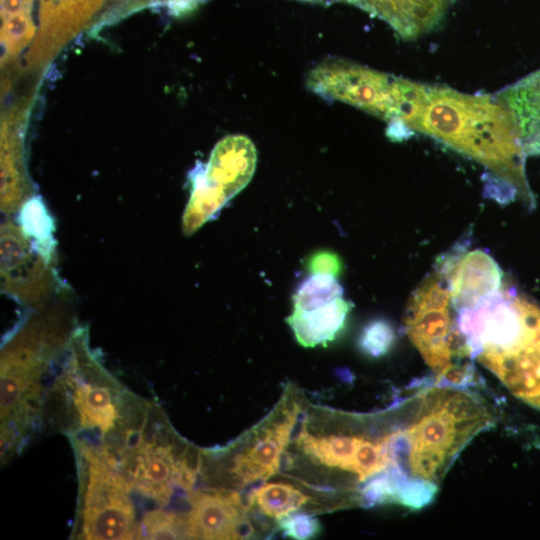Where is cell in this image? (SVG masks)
Returning a JSON list of instances; mask_svg holds the SVG:
<instances>
[{
  "instance_id": "15",
  "label": "cell",
  "mask_w": 540,
  "mask_h": 540,
  "mask_svg": "<svg viewBox=\"0 0 540 540\" xmlns=\"http://www.w3.org/2000/svg\"><path fill=\"white\" fill-rule=\"evenodd\" d=\"M104 0H40V31L31 55L42 53L50 55L55 46L64 43L90 19Z\"/></svg>"
},
{
  "instance_id": "13",
  "label": "cell",
  "mask_w": 540,
  "mask_h": 540,
  "mask_svg": "<svg viewBox=\"0 0 540 540\" xmlns=\"http://www.w3.org/2000/svg\"><path fill=\"white\" fill-rule=\"evenodd\" d=\"M455 0H348L386 22L403 40L418 39L436 29Z\"/></svg>"
},
{
  "instance_id": "9",
  "label": "cell",
  "mask_w": 540,
  "mask_h": 540,
  "mask_svg": "<svg viewBox=\"0 0 540 540\" xmlns=\"http://www.w3.org/2000/svg\"><path fill=\"white\" fill-rule=\"evenodd\" d=\"M451 329L450 295L445 279L435 271L409 300L405 331L424 361L447 384L452 371L448 347Z\"/></svg>"
},
{
  "instance_id": "23",
  "label": "cell",
  "mask_w": 540,
  "mask_h": 540,
  "mask_svg": "<svg viewBox=\"0 0 540 540\" xmlns=\"http://www.w3.org/2000/svg\"><path fill=\"white\" fill-rule=\"evenodd\" d=\"M1 18V35L5 53L15 55L34 35V22L30 12H21Z\"/></svg>"
},
{
  "instance_id": "26",
  "label": "cell",
  "mask_w": 540,
  "mask_h": 540,
  "mask_svg": "<svg viewBox=\"0 0 540 540\" xmlns=\"http://www.w3.org/2000/svg\"><path fill=\"white\" fill-rule=\"evenodd\" d=\"M311 273H324L337 277L342 269L340 258L331 252H319L308 262Z\"/></svg>"
},
{
  "instance_id": "11",
  "label": "cell",
  "mask_w": 540,
  "mask_h": 540,
  "mask_svg": "<svg viewBox=\"0 0 540 540\" xmlns=\"http://www.w3.org/2000/svg\"><path fill=\"white\" fill-rule=\"evenodd\" d=\"M435 271L445 279L454 309L475 304L503 287L501 269L481 250L454 251L440 259Z\"/></svg>"
},
{
  "instance_id": "6",
  "label": "cell",
  "mask_w": 540,
  "mask_h": 540,
  "mask_svg": "<svg viewBox=\"0 0 540 540\" xmlns=\"http://www.w3.org/2000/svg\"><path fill=\"white\" fill-rule=\"evenodd\" d=\"M407 83L408 79L337 57L318 62L306 76L311 92L327 100L347 103L385 121L387 132L399 121Z\"/></svg>"
},
{
  "instance_id": "8",
  "label": "cell",
  "mask_w": 540,
  "mask_h": 540,
  "mask_svg": "<svg viewBox=\"0 0 540 540\" xmlns=\"http://www.w3.org/2000/svg\"><path fill=\"white\" fill-rule=\"evenodd\" d=\"M518 305L520 320L511 338L476 360L516 398L540 409V306L521 293Z\"/></svg>"
},
{
  "instance_id": "2",
  "label": "cell",
  "mask_w": 540,
  "mask_h": 540,
  "mask_svg": "<svg viewBox=\"0 0 540 540\" xmlns=\"http://www.w3.org/2000/svg\"><path fill=\"white\" fill-rule=\"evenodd\" d=\"M148 401L127 390L89 346L88 329L73 330L65 359L45 390L42 416L69 439L110 448L145 412Z\"/></svg>"
},
{
  "instance_id": "12",
  "label": "cell",
  "mask_w": 540,
  "mask_h": 540,
  "mask_svg": "<svg viewBox=\"0 0 540 540\" xmlns=\"http://www.w3.org/2000/svg\"><path fill=\"white\" fill-rule=\"evenodd\" d=\"M193 538L237 539L245 526V506L236 492L211 489L189 493Z\"/></svg>"
},
{
  "instance_id": "25",
  "label": "cell",
  "mask_w": 540,
  "mask_h": 540,
  "mask_svg": "<svg viewBox=\"0 0 540 540\" xmlns=\"http://www.w3.org/2000/svg\"><path fill=\"white\" fill-rule=\"evenodd\" d=\"M279 527L286 536L298 540L312 538L321 530L318 519L304 513H290L280 518Z\"/></svg>"
},
{
  "instance_id": "20",
  "label": "cell",
  "mask_w": 540,
  "mask_h": 540,
  "mask_svg": "<svg viewBox=\"0 0 540 540\" xmlns=\"http://www.w3.org/2000/svg\"><path fill=\"white\" fill-rule=\"evenodd\" d=\"M309 496L287 483H267L255 489L251 501L269 517L280 519L307 503Z\"/></svg>"
},
{
  "instance_id": "4",
  "label": "cell",
  "mask_w": 540,
  "mask_h": 540,
  "mask_svg": "<svg viewBox=\"0 0 540 540\" xmlns=\"http://www.w3.org/2000/svg\"><path fill=\"white\" fill-rule=\"evenodd\" d=\"M78 470L77 539H136L139 522L133 489L116 460L93 443L70 439Z\"/></svg>"
},
{
  "instance_id": "19",
  "label": "cell",
  "mask_w": 540,
  "mask_h": 540,
  "mask_svg": "<svg viewBox=\"0 0 540 540\" xmlns=\"http://www.w3.org/2000/svg\"><path fill=\"white\" fill-rule=\"evenodd\" d=\"M19 225L36 249L54 263L53 223L39 197H30L20 208Z\"/></svg>"
},
{
  "instance_id": "10",
  "label": "cell",
  "mask_w": 540,
  "mask_h": 540,
  "mask_svg": "<svg viewBox=\"0 0 540 540\" xmlns=\"http://www.w3.org/2000/svg\"><path fill=\"white\" fill-rule=\"evenodd\" d=\"M58 277L50 262L13 221L1 227L2 291L30 308L43 309Z\"/></svg>"
},
{
  "instance_id": "24",
  "label": "cell",
  "mask_w": 540,
  "mask_h": 540,
  "mask_svg": "<svg viewBox=\"0 0 540 540\" xmlns=\"http://www.w3.org/2000/svg\"><path fill=\"white\" fill-rule=\"evenodd\" d=\"M395 341V332L391 324L383 319L369 322L359 337V348L371 357L386 354Z\"/></svg>"
},
{
  "instance_id": "7",
  "label": "cell",
  "mask_w": 540,
  "mask_h": 540,
  "mask_svg": "<svg viewBox=\"0 0 540 540\" xmlns=\"http://www.w3.org/2000/svg\"><path fill=\"white\" fill-rule=\"evenodd\" d=\"M257 163L252 140L240 134L229 135L214 147L208 163L196 167L182 228L191 235L251 180Z\"/></svg>"
},
{
  "instance_id": "3",
  "label": "cell",
  "mask_w": 540,
  "mask_h": 540,
  "mask_svg": "<svg viewBox=\"0 0 540 540\" xmlns=\"http://www.w3.org/2000/svg\"><path fill=\"white\" fill-rule=\"evenodd\" d=\"M59 307L27 317L1 348V458L27 443L42 416L45 374L67 348L73 330Z\"/></svg>"
},
{
  "instance_id": "5",
  "label": "cell",
  "mask_w": 540,
  "mask_h": 540,
  "mask_svg": "<svg viewBox=\"0 0 540 540\" xmlns=\"http://www.w3.org/2000/svg\"><path fill=\"white\" fill-rule=\"evenodd\" d=\"M159 408L150 403L107 452L116 460L133 491L163 508L177 487L191 492L196 469L178 447Z\"/></svg>"
},
{
  "instance_id": "27",
  "label": "cell",
  "mask_w": 540,
  "mask_h": 540,
  "mask_svg": "<svg viewBox=\"0 0 540 540\" xmlns=\"http://www.w3.org/2000/svg\"><path fill=\"white\" fill-rule=\"evenodd\" d=\"M34 0H1V17L30 12Z\"/></svg>"
},
{
  "instance_id": "21",
  "label": "cell",
  "mask_w": 540,
  "mask_h": 540,
  "mask_svg": "<svg viewBox=\"0 0 540 540\" xmlns=\"http://www.w3.org/2000/svg\"><path fill=\"white\" fill-rule=\"evenodd\" d=\"M187 514L154 508L146 512L139 522L136 539H192Z\"/></svg>"
},
{
  "instance_id": "17",
  "label": "cell",
  "mask_w": 540,
  "mask_h": 540,
  "mask_svg": "<svg viewBox=\"0 0 540 540\" xmlns=\"http://www.w3.org/2000/svg\"><path fill=\"white\" fill-rule=\"evenodd\" d=\"M351 309V302L342 296L317 308L293 310L286 321L302 346L326 345L341 332Z\"/></svg>"
},
{
  "instance_id": "1",
  "label": "cell",
  "mask_w": 540,
  "mask_h": 540,
  "mask_svg": "<svg viewBox=\"0 0 540 540\" xmlns=\"http://www.w3.org/2000/svg\"><path fill=\"white\" fill-rule=\"evenodd\" d=\"M413 132L483 165L488 196L501 203L518 199L528 209L535 207L515 121L497 94H468L408 79L398 124L388 136L402 140Z\"/></svg>"
},
{
  "instance_id": "22",
  "label": "cell",
  "mask_w": 540,
  "mask_h": 540,
  "mask_svg": "<svg viewBox=\"0 0 540 540\" xmlns=\"http://www.w3.org/2000/svg\"><path fill=\"white\" fill-rule=\"evenodd\" d=\"M343 296V288L330 274L313 273L293 295V310L306 311Z\"/></svg>"
},
{
  "instance_id": "16",
  "label": "cell",
  "mask_w": 540,
  "mask_h": 540,
  "mask_svg": "<svg viewBox=\"0 0 540 540\" xmlns=\"http://www.w3.org/2000/svg\"><path fill=\"white\" fill-rule=\"evenodd\" d=\"M497 96L513 116L525 155H540V69Z\"/></svg>"
},
{
  "instance_id": "18",
  "label": "cell",
  "mask_w": 540,
  "mask_h": 540,
  "mask_svg": "<svg viewBox=\"0 0 540 540\" xmlns=\"http://www.w3.org/2000/svg\"><path fill=\"white\" fill-rule=\"evenodd\" d=\"M359 435L316 437L302 431L297 439L300 448L314 461L351 473Z\"/></svg>"
},
{
  "instance_id": "14",
  "label": "cell",
  "mask_w": 540,
  "mask_h": 540,
  "mask_svg": "<svg viewBox=\"0 0 540 540\" xmlns=\"http://www.w3.org/2000/svg\"><path fill=\"white\" fill-rule=\"evenodd\" d=\"M297 414L298 407L294 405L284 419L272 424L250 447L236 456L231 471L241 483L265 480L277 472Z\"/></svg>"
}]
</instances>
